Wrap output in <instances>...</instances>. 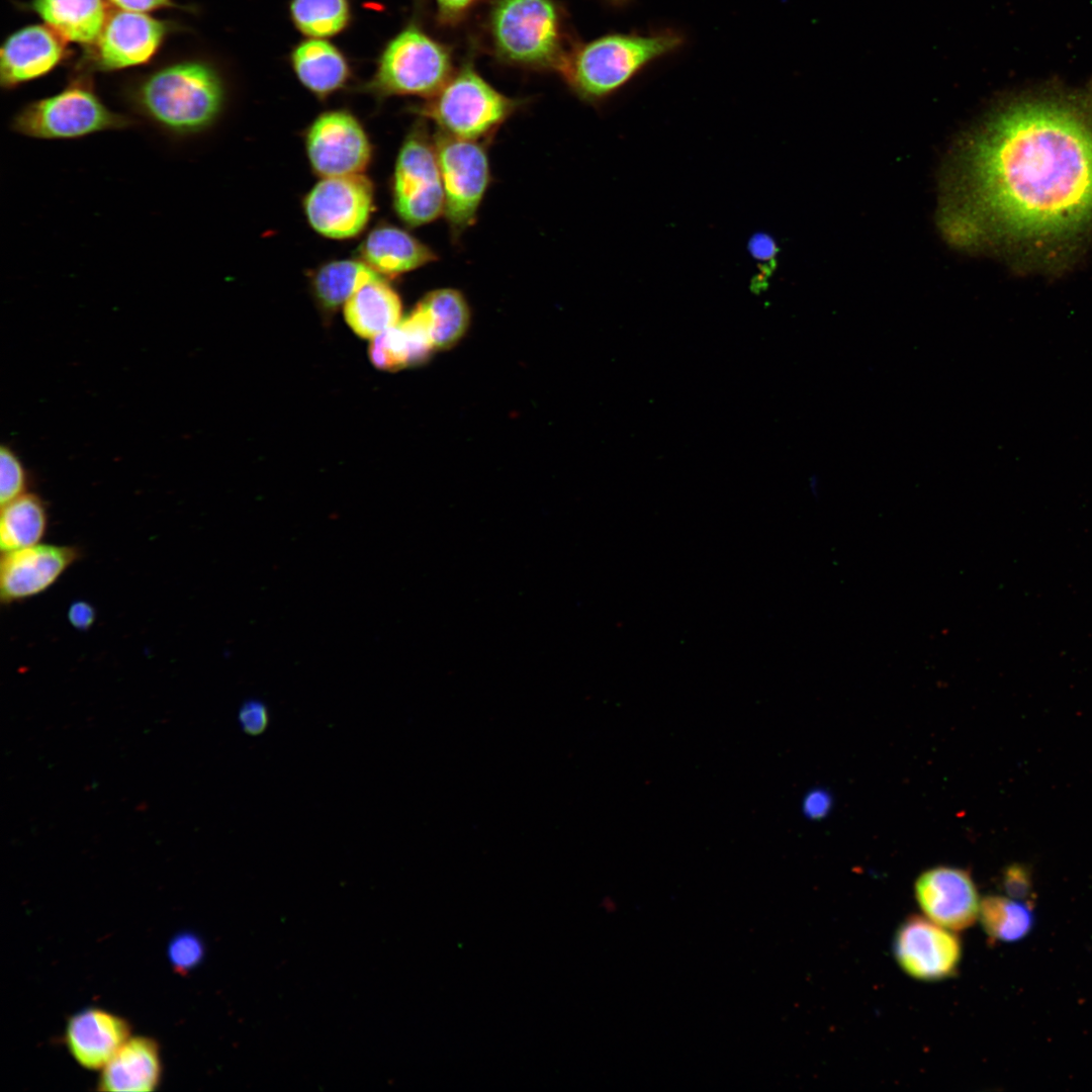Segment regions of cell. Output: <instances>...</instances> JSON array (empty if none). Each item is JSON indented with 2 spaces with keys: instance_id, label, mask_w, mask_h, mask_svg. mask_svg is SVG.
Listing matches in <instances>:
<instances>
[{
  "instance_id": "16",
  "label": "cell",
  "mask_w": 1092,
  "mask_h": 1092,
  "mask_svg": "<svg viewBox=\"0 0 1092 1092\" xmlns=\"http://www.w3.org/2000/svg\"><path fill=\"white\" fill-rule=\"evenodd\" d=\"M64 41L48 25H28L10 34L1 47L2 86L11 89L52 71L64 57Z\"/></svg>"
},
{
  "instance_id": "15",
  "label": "cell",
  "mask_w": 1092,
  "mask_h": 1092,
  "mask_svg": "<svg viewBox=\"0 0 1092 1092\" xmlns=\"http://www.w3.org/2000/svg\"><path fill=\"white\" fill-rule=\"evenodd\" d=\"M166 32L162 21L144 13L114 12L94 42L97 67L110 71L144 64L157 52Z\"/></svg>"
},
{
  "instance_id": "32",
  "label": "cell",
  "mask_w": 1092,
  "mask_h": 1092,
  "mask_svg": "<svg viewBox=\"0 0 1092 1092\" xmlns=\"http://www.w3.org/2000/svg\"><path fill=\"white\" fill-rule=\"evenodd\" d=\"M479 0H435L438 20L454 25L463 19Z\"/></svg>"
},
{
  "instance_id": "26",
  "label": "cell",
  "mask_w": 1092,
  "mask_h": 1092,
  "mask_svg": "<svg viewBox=\"0 0 1092 1092\" xmlns=\"http://www.w3.org/2000/svg\"><path fill=\"white\" fill-rule=\"evenodd\" d=\"M48 511L43 500L33 493L1 506L0 548L8 552L40 542L48 527Z\"/></svg>"
},
{
  "instance_id": "2",
  "label": "cell",
  "mask_w": 1092,
  "mask_h": 1092,
  "mask_svg": "<svg viewBox=\"0 0 1092 1092\" xmlns=\"http://www.w3.org/2000/svg\"><path fill=\"white\" fill-rule=\"evenodd\" d=\"M685 43L673 28L608 33L571 48L557 72L578 97L599 103Z\"/></svg>"
},
{
  "instance_id": "10",
  "label": "cell",
  "mask_w": 1092,
  "mask_h": 1092,
  "mask_svg": "<svg viewBox=\"0 0 1092 1092\" xmlns=\"http://www.w3.org/2000/svg\"><path fill=\"white\" fill-rule=\"evenodd\" d=\"M374 208V187L363 174L322 178L306 194L303 209L310 226L336 240L359 235Z\"/></svg>"
},
{
  "instance_id": "7",
  "label": "cell",
  "mask_w": 1092,
  "mask_h": 1092,
  "mask_svg": "<svg viewBox=\"0 0 1092 1092\" xmlns=\"http://www.w3.org/2000/svg\"><path fill=\"white\" fill-rule=\"evenodd\" d=\"M134 124V119L111 111L88 84L78 81L53 96L23 106L13 116L10 126L29 138L74 140Z\"/></svg>"
},
{
  "instance_id": "31",
  "label": "cell",
  "mask_w": 1092,
  "mask_h": 1092,
  "mask_svg": "<svg viewBox=\"0 0 1092 1092\" xmlns=\"http://www.w3.org/2000/svg\"><path fill=\"white\" fill-rule=\"evenodd\" d=\"M238 720L242 730L250 736H258L266 731L270 722L267 705L258 699L245 701L239 710Z\"/></svg>"
},
{
  "instance_id": "29",
  "label": "cell",
  "mask_w": 1092,
  "mask_h": 1092,
  "mask_svg": "<svg viewBox=\"0 0 1092 1092\" xmlns=\"http://www.w3.org/2000/svg\"><path fill=\"white\" fill-rule=\"evenodd\" d=\"M27 476L24 467L12 450L3 446L0 451V502L5 505L26 493Z\"/></svg>"
},
{
  "instance_id": "22",
  "label": "cell",
  "mask_w": 1092,
  "mask_h": 1092,
  "mask_svg": "<svg viewBox=\"0 0 1092 1092\" xmlns=\"http://www.w3.org/2000/svg\"><path fill=\"white\" fill-rule=\"evenodd\" d=\"M344 315L357 335L374 339L400 321L401 301L395 290L378 275L347 300Z\"/></svg>"
},
{
  "instance_id": "18",
  "label": "cell",
  "mask_w": 1092,
  "mask_h": 1092,
  "mask_svg": "<svg viewBox=\"0 0 1092 1092\" xmlns=\"http://www.w3.org/2000/svg\"><path fill=\"white\" fill-rule=\"evenodd\" d=\"M360 259L380 275L396 276L437 259L435 252L403 229L379 224L359 247Z\"/></svg>"
},
{
  "instance_id": "37",
  "label": "cell",
  "mask_w": 1092,
  "mask_h": 1092,
  "mask_svg": "<svg viewBox=\"0 0 1092 1092\" xmlns=\"http://www.w3.org/2000/svg\"><path fill=\"white\" fill-rule=\"evenodd\" d=\"M607 2L615 7H624L628 5L631 0H607Z\"/></svg>"
},
{
  "instance_id": "30",
  "label": "cell",
  "mask_w": 1092,
  "mask_h": 1092,
  "mask_svg": "<svg viewBox=\"0 0 1092 1092\" xmlns=\"http://www.w3.org/2000/svg\"><path fill=\"white\" fill-rule=\"evenodd\" d=\"M204 947L200 938L188 932L175 936L169 944V961L178 973L186 974L202 960Z\"/></svg>"
},
{
  "instance_id": "20",
  "label": "cell",
  "mask_w": 1092,
  "mask_h": 1092,
  "mask_svg": "<svg viewBox=\"0 0 1092 1092\" xmlns=\"http://www.w3.org/2000/svg\"><path fill=\"white\" fill-rule=\"evenodd\" d=\"M290 63L298 81L318 98L342 89L351 76L344 54L325 38H307L297 43Z\"/></svg>"
},
{
  "instance_id": "1",
  "label": "cell",
  "mask_w": 1092,
  "mask_h": 1092,
  "mask_svg": "<svg viewBox=\"0 0 1092 1092\" xmlns=\"http://www.w3.org/2000/svg\"><path fill=\"white\" fill-rule=\"evenodd\" d=\"M971 209L1021 238L1092 218V94L1049 89L1010 103L969 153Z\"/></svg>"
},
{
  "instance_id": "28",
  "label": "cell",
  "mask_w": 1092,
  "mask_h": 1092,
  "mask_svg": "<svg viewBox=\"0 0 1092 1092\" xmlns=\"http://www.w3.org/2000/svg\"><path fill=\"white\" fill-rule=\"evenodd\" d=\"M978 918L989 937L1006 942L1025 937L1034 921L1027 903L997 895L981 900Z\"/></svg>"
},
{
  "instance_id": "3",
  "label": "cell",
  "mask_w": 1092,
  "mask_h": 1092,
  "mask_svg": "<svg viewBox=\"0 0 1092 1092\" xmlns=\"http://www.w3.org/2000/svg\"><path fill=\"white\" fill-rule=\"evenodd\" d=\"M134 110L162 131L178 138L200 133L218 118L224 88L217 72L202 62L165 67L136 85Z\"/></svg>"
},
{
  "instance_id": "25",
  "label": "cell",
  "mask_w": 1092,
  "mask_h": 1092,
  "mask_svg": "<svg viewBox=\"0 0 1092 1092\" xmlns=\"http://www.w3.org/2000/svg\"><path fill=\"white\" fill-rule=\"evenodd\" d=\"M378 275L362 260H334L314 270L310 288L318 306L325 311H334Z\"/></svg>"
},
{
  "instance_id": "24",
  "label": "cell",
  "mask_w": 1092,
  "mask_h": 1092,
  "mask_svg": "<svg viewBox=\"0 0 1092 1092\" xmlns=\"http://www.w3.org/2000/svg\"><path fill=\"white\" fill-rule=\"evenodd\" d=\"M416 308L423 316L435 349L453 346L469 324V309L462 294L451 288L428 293Z\"/></svg>"
},
{
  "instance_id": "33",
  "label": "cell",
  "mask_w": 1092,
  "mask_h": 1092,
  "mask_svg": "<svg viewBox=\"0 0 1092 1092\" xmlns=\"http://www.w3.org/2000/svg\"><path fill=\"white\" fill-rule=\"evenodd\" d=\"M1003 886L1008 896L1016 900L1026 899L1031 890L1029 875L1019 866H1011L1006 870Z\"/></svg>"
},
{
  "instance_id": "13",
  "label": "cell",
  "mask_w": 1092,
  "mask_h": 1092,
  "mask_svg": "<svg viewBox=\"0 0 1092 1092\" xmlns=\"http://www.w3.org/2000/svg\"><path fill=\"white\" fill-rule=\"evenodd\" d=\"M79 557L80 551L74 546L42 543L2 552L1 602L11 604L41 594Z\"/></svg>"
},
{
  "instance_id": "8",
  "label": "cell",
  "mask_w": 1092,
  "mask_h": 1092,
  "mask_svg": "<svg viewBox=\"0 0 1092 1092\" xmlns=\"http://www.w3.org/2000/svg\"><path fill=\"white\" fill-rule=\"evenodd\" d=\"M444 190V215L453 237L476 220L490 180L489 161L480 142L439 131L434 139Z\"/></svg>"
},
{
  "instance_id": "11",
  "label": "cell",
  "mask_w": 1092,
  "mask_h": 1092,
  "mask_svg": "<svg viewBox=\"0 0 1092 1092\" xmlns=\"http://www.w3.org/2000/svg\"><path fill=\"white\" fill-rule=\"evenodd\" d=\"M305 148L312 170L322 178L362 174L372 156L364 127L342 109L326 111L312 121Z\"/></svg>"
},
{
  "instance_id": "21",
  "label": "cell",
  "mask_w": 1092,
  "mask_h": 1092,
  "mask_svg": "<svg viewBox=\"0 0 1092 1092\" xmlns=\"http://www.w3.org/2000/svg\"><path fill=\"white\" fill-rule=\"evenodd\" d=\"M434 349L426 323L415 307L407 316L373 339L369 357L377 368L396 371L423 363Z\"/></svg>"
},
{
  "instance_id": "34",
  "label": "cell",
  "mask_w": 1092,
  "mask_h": 1092,
  "mask_svg": "<svg viewBox=\"0 0 1092 1092\" xmlns=\"http://www.w3.org/2000/svg\"><path fill=\"white\" fill-rule=\"evenodd\" d=\"M96 611L85 601L74 602L68 610L70 624L78 630H88L95 622Z\"/></svg>"
},
{
  "instance_id": "27",
  "label": "cell",
  "mask_w": 1092,
  "mask_h": 1092,
  "mask_svg": "<svg viewBox=\"0 0 1092 1092\" xmlns=\"http://www.w3.org/2000/svg\"><path fill=\"white\" fill-rule=\"evenodd\" d=\"M289 11L294 26L309 38L335 36L352 18L350 0H291Z\"/></svg>"
},
{
  "instance_id": "23",
  "label": "cell",
  "mask_w": 1092,
  "mask_h": 1092,
  "mask_svg": "<svg viewBox=\"0 0 1092 1092\" xmlns=\"http://www.w3.org/2000/svg\"><path fill=\"white\" fill-rule=\"evenodd\" d=\"M31 8L65 40L94 43L106 21L103 0H32Z\"/></svg>"
},
{
  "instance_id": "9",
  "label": "cell",
  "mask_w": 1092,
  "mask_h": 1092,
  "mask_svg": "<svg viewBox=\"0 0 1092 1092\" xmlns=\"http://www.w3.org/2000/svg\"><path fill=\"white\" fill-rule=\"evenodd\" d=\"M392 200L398 217L420 226L444 214V190L434 140L424 128L402 143L392 177Z\"/></svg>"
},
{
  "instance_id": "35",
  "label": "cell",
  "mask_w": 1092,
  "mask_h": 1092,
  "mask_svg": "<svg viewBox=\"0 0 1092 1092\" xmlns=\"http://www.w3.org/2000/svg\"><path fill=\"white\" fill-rule=\"evenodd\" d=\"M831 805V799L824 791L810 792L804 801V811L810 818H820L826 815Z\"/></svg>"
},
{
  "instance_id": "19",
  "label": "cell",
  "mask_w": 1092,
  "mask_h": 1092,
  "mask_svg": "<svg viewBox=\"0 0 1092 1092\" xmlns=\"http://www.w3.org/2000/svg\"><path fill=\"white\" fill-rule=\"evenodd\" d=\"M158 1043L151 1037H129L102 1068L98 1090L108 1092H150L161 1079Z\"/></svg>"
},
{
  "instance_id": "5",
  "label": "cell",
  "mask_w": 1092,
  "mask_h": 1092,
  "mask_svg": "<svg viewBox=\"0 0 1092 1092\" xmlns=\"http://www.w3.org/2000/svg\"><path fill=\"white\" fill-rule=\"evenodd\" d=\"M521 105L485 81L468 61L417 113L432 120L441 132L477 141L491 135Z\"/></svg>"
},
{
  "instance_id": "17",
  "label": "cell",
  "mask_w": 1092,
  "mask_h": 1092,
  "mask_svg": "<svg viewBox=\"0 0 1092 1092\" xmlns=\"http://www.w3.org/2000/svg\"><path fill=\"white\" fill-rule=\"evenodd\" d=\"M130 1037L128 1022L110 1012L88 1008L73 1015L66 1027L67 1048L89 1070L102 1069Z\"/></svg>"
},
{
  "instance_id": "36",
  "label": "cell",
  "mask_w": 1092,
  "mask_h": 1092,
  "mask_svg": "<svg viewBox=\"0 0 1092 1092\" xmlns=\"http://www.w3.org/2000/svg\"><path fill=\"white\" fill-rule=\"evenodd\" d=\"M116 7L132 12H147L171 5L170 0H109Z\"/></svg>"
},
{
  "instance_id": "12",
  "label": "cell",
  "mask_w": 1092,
  "mask_h": 1092,
  "mask_svg": "<svg viewBox=\"0 0 1092 1092\" xmlns=\"http://www.w3.org/2000/svg\"><path fill=\"white\" fill-rule=\"evenodd\" d=\"M893 953L899 967L911 978L940 981L957 973L962 943L952 930L927 917L911 915L896 931Z\"/></svg>"
},
{
  "instance_id": "6",
  "label": "cell",
  "mask_w": 1092,
  "mask_h": 1092,
  "mask_svg": "<svg viewBox=\"0 0 1092 1092\" xmlns=\"http://www.w3.org/2000/svg\"><path fill=\"white\" fill-rule=\"evenodd\" d=\"M450 49L416 22L408 23L383 48L367 89L380 97H431L453 75Z\"/></svg>"
},
{
  "instance_id": "14",
  "label": "cell",
  "mask_w": 1092,
  "mask_h": 1092,
  "mask_svg": "<svg viewBox=\"0 0 1092 1092\" xmlns=\"http://www.w3.org/2000/svg\"><path fill=\"white\" fill-rule=\"evenodd\" d=\"M916 901L925 917L952 931L972 926L979 915L977 887L959 868L939 866L924 871L914 885Z\"/></svg>"
},
{
  "instance_id": "4",
  "label": "cell",
  "mask_w": 1092,
  "mask_h": 1092,
  "mask_svg": "<svg viewBox=\"0 0 1092 1092\" xmlns=\"http://www.w3.org/2000/svg\"><path fill=\"white\" fill-rule=\"evenodd\" d=\"M486 31L495 57L518 67L558 71L571 49L554 0H494Z\"/></svg>"
}]
</instances>
